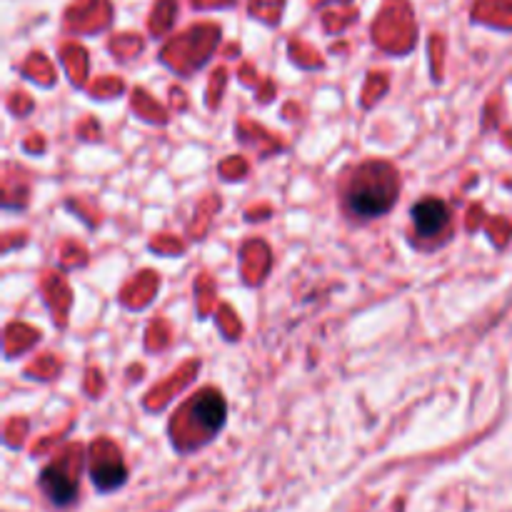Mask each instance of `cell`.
<instances>
[{"label": "cell", "mask_w": 512, "mask_h": 512, "mask_svg": "<svg viewBox=\"0 0 512 512\" xmlns=\"http://www.w3.org/2000/svg\"><path fill=\"white\" fill-rule=\"evenodd\" d=\"M403 190L398 168L388 160L370 158L355 163L338 180V208L350 225L378 223L393 213Z\"/></svg>", "instance_id": "6da1fadb"}, {"label": "cell", "mask_w": 512, "mask_h": 512, "mask_svg": "<svg viewBox=\"0 0 512 512\" xmlns=\"http://www.w3.org/2000/svg\"><path fill=\"white\" fill-rule=\"evenodd\" d=\"M228 420V403L215 388L190 395L170 420V440L180 455H190L218 438Z\"/></svg>", "instance_id": "7a4b0ae2"}, {"label": "cell", "mask_w": 512, "mask_h": 512, "mask_svg": "<svg viewBox=\"0 0 512 512\" xmlns=\"http://www.w3.org/2000/svg\"><path fill=\"white\" fill-rule=\"evenodd\" d=\"M408 223L410 243L423 253H435L453 238L455 215L448 200L440 195H425L410 205Z\"/></svg>", "instance_id": "3957f363"}, {"label": "cell", "mask_w": 512, "mask_h": 512, "mask_svg": "<svg viewBox=\"0 0 512 512\" xmlns=\"http://www.w3.org/2000/svg\"><path fill=\"white\" fill-rule=\"evenodd\" d=\"M38 488L55 508H68L78 498V480L68 468V460H53L45 465L38 475Z\"/></svg>", "instance_id": "277c9868"}, {"label": "cell", "mask_w": 512, "mask_h": 512, "mask_svg": "<svg viewBox=\"0 0 512 512\" xmlns=\"http://www.w3.org/2000/svg\"><path fill=\"white\" fill-rule=\"evenodd\" d=\"M88 473L95 490H100V493H113L128 480V468H125L123 458L113 450V445H108V455L90 458Z\"/></svg>", "instance_id": "5b68a950"}]
</instances>
